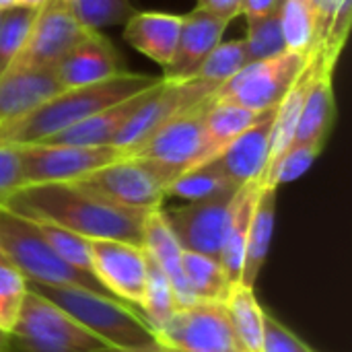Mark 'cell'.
<instances>
[{
  "mask_svg": "<svg viewBox=\"0 0 352 352\" xmlns=\"http://www.w3.org/2000/svg\"><path fill=\"white\" fill-rule=\"evenodd\" d=\"M27 295V278L10 264L0 262V330L10 334Z\"/></svg>",
  "mask_w": 352,
  "mask_h": 352,
  "instance_id": "37",
  "label": "cell"
},
{
  "mask_svg": "<svg viewBox=\"0 0 352 352\" xmlns=\"http://www.w3.org/2000/svg\"><path fill=\"white\" fill-rule=\"evenodd\" d=\"M204 103L169 120L130 155L161 163L175 175L214 159L219 148L210 140L204 126Z\"/></svg>",
  "mask_w": 352,
  "mask_h": 352,
  "instance_id": "10",
  "label": "cell"
},
{
  "mask_svg": "<svg viewBox=\"0 0 352 352\" xmlns=\"http://www.w3.org/2000/svg\"><path fill=\"white\" fill-rule=\"evenodd\" d=\"M2 208L29 221L54 223L87 239H120L136 245H142L148 214V210L116 204L76 182L23 186Z\"/></svg>",
  "mask_w": 352,
  "mask_h": 352,
  "instance_id": "1",
  "label": "cell"
},
{
  "mask_svg": "<svg viewBox=\"0 0 352 352\" xmlns=\"http://www.w3.org/2000/svg\"><path fill=\"white\" fill-rule=\"evenodd\" d=\"M163 76L138 74V72H118L116 76L85 85L64 89L50 101L39 105L29 116L0 126V140L12 144H29L45 140L116 103H122L138 93L157 87Z\"/></svg>",
  "mask_w": 352,
  "mask_h": 352,
  "instance_id": "2",
  "label": "cell"
},
{
  "mask_svg": "<svg viewBox=\"0 0 352 352\" xmlns=\"http://www.w3.org/2000/svg\"><path fill=\"white\" fill-rule=\"evenodd\" d=\"M346 0H309L314 16H316V29H318V45L322 43L330 23L334 21V16L338 14V10L342 8Z\"/></svg>",
  "mask_w": 352,
  "mask_h": 352,
  "instance_id": "40",
  "label": "cell"
},
{
  "mask_svg": "<svg viewBox=\"0 0 352 352\" xmlns=\"http://www.w3.org/2000/svg\"><path fill=\"white\" fill-rule=\"evenodd\" d=\"M95 278L120 301L140 309L146 287V252L120 239H89Z\"/></svg>",
  "mask_w": 352,
  "mask_h": 352,
  "instance_id": "13",
  "label": "cell"
},
{
  "mask_svg": "<svg viewBox=\"0 0 352 352\" xmlns=\"http://www.w3.org/2000/svg\"><path fill=\"white\" fill-rule=\"evenodd\" d=\"M316 54L285 52L274 58L250 62L233 78L223 82L212 97L243 105L258 113L270 111L285 99Z\"/></svg>",
  "mask_w": 352,
  "mask_h": 352,
  "instance_id": "7",
  "label": "cell"
},
{
  "mask_svg": "<svg viewBox=\"0 0 352 352\" xmlns=\"http://www.w3.org/2000/svg\"><path fill=\"white\" fill-rule=\"evenodd\" d=\"M324 148L320 146H311V144H291L280 159L266 171V175L262 177L260 186H283V184H291L295 179H299L303 173L309 171V167L314 165V161L322 155Z\"/></svg>",
  "mask_w": 352,
  "mask_h": 352,
  "instance_id": "36",
  "label": "cell"
},
{
  "mask_svg": "<svg viewBox=\"0 0 352 352\" xmlns=\"http://www.w3.org/2000/svg\"><path fill=\"white\" fill-rule=\"evenodd\" d=\"M243 41H245L250 62L274 58V56H280V54L289 52L287 43H285V37H283L278 10L270 12L266 16L248 19V35L243 37Z\"/></svg>",
  "mask_w": 352,
  "mask_h": 352,
  "instance_id": "33",
  "label": "cell"
},
{
  "mask_svg": "<svg viewBox=\"0 0 352 352\" xmlns=\"http://www.w3.org/2000/svg\"><path fill=\"white\" fill-rule=\"evenodd\" d=\"M276 190L274 186H260L250 231H248V243H245V258H243V270H241V285L254 287L264 264L268 258V250L274 235V223H276Z\"/></svg>",
  "mask_w": 352,
  "mask_h": 352,
  "instance_id": "23",
  "label": "cell"
},
{
  "mask_svg": "<svg viewBox=\"0 0 352 352\" xmlns=\"http://www.w3.org/2000/svg\"><path fill=\"white\" fill-rule=\"evenodd\" d=\"M198 6L212 12L214 16H221L225 21L235 19L243 10V0H198Z\"/></svg>",
  "mask_w": 352,
  "mask_h": 352,
  "instance_id": "41",
  "label": "cell"
},
{
  "mask_svg": "<svg viewBox=\"0 0 352 352\" xmlns=\"http://www.w3.org/2000/svg\"><path fill=\"white\" fill-rule=\"evenodd\" d=\"M151 91V89H148ZM148 91L138 93L122 103H116L45 140L39 142H56V144H74V146H113L116 136L132 118L136 107L144 101Z\"/></svg>",
  "mask_w": 352,
  "mask_h": 352,
  "instance_id": "22",
  "label": "cell"
},
{
  "mask_svg": "<svg viewBox=\"0 0 352 352\" xmlns=\"http://www.w3.org/2000/svg\"><path fill=\"white\" fill-rule=\"evenodd\" d=\"M37 231L43 235V239L52 245V250L68 264L91 272V252H89V239L80 237L64 227H58L54 223H45V221H31ZM95 276V274H93Z\"/></svg>",
  "mask_w": 352,
  "mask_h": 352,
  "instance_id": "35",
  "label": "cell"
},
{
  "mask_svg": "<svg viewBox=\"0 0 352 352\" xmlns=\"http://www.w3.org/2000/svg\"><path fill=\"white\" fill-rule=\"evenodd\" d=\"M10 344L19 352H95L107 346L64 309L27 287Z\"/></svg>",
  "mask_w": 352,
  "mask_h": 352,
  "instance_id": "5",
  "label": "cell"
},
{
  "mask_svg": "<svg viewBox=\"0 0 352 352\" xmlns=\"http://www.w3.org/2000/svg\"><path fill=\"white\" fill-rule=\"evenodd\" d=\"M262 352H314L295 332L283 326L274 316L264 314Z\"/></svg>",
  "mask_w": 352,
  "mask_h": 352,
  "instance_id": "38",
  "label": "cell"
},
{
  "mask_svg": "<svg viewBox=\"0 0 352 352\" xmlns=\"http://www.w3.org/2000/svg\"><path fill=\"white\" fill-rule=\"evenodd\" d=\"M177 175L161 163L144 157L124 155L118 161L76 179L87 190L128 208H161L169 184Z\"/></svg>",
  "mask_w": 352,
  "mask_h": 352,
  "instance_id": "6",
  "label": "cell"
},
{
  "mask_svg": "<svg viewBox=\"0 0 352 352\" xmlns=\"http://www.w3.org/2000/svg\"><path fill=\"white\" fill-rule=\"evenodd\" d=\"M14 6H16V0H0V12L6 8H14Z\"/></svg>",
  "mask_w": 352,
  "mask_h": 352,
  "instance_id": "46",
  "label": "cell"
},
{
  "mask_svg": "<svg viewBox=\"0 0 352 352\" xmlns=\"http://www.w3.org/2000/svg\"><path fill=\"white\" fill-rule=\"evenodd\" d=\"M239 190V186H235L225 171L217 165L214 159L196 165L188 171H184L182 175H177L169 188H167V196H175L188 202H200V200H212V198H221V196H229L235 194Z\"/></svg>",
  "mask_w": 352,
  "mask_h": 352,
  "instance_id": "26",
  "label": "cell"
},
{
  "mask_svg": "<svg viewBox=\"0 0 352 352\" xmlns=\"http://www.w3.org/2000/svg\"><path fill=\"white\" fill-rule=\"evenodd\" d=\"M0 352H14L12 344H10V336L4 334L2 330H0Z\"/></svg>",
  "mask_w": 352,
  "mask_h": 352,
  "instance_id": "43",
  "label": "cell"
},
{
  "mask_svg": "<svg viewBox=\"0 0 352 352\" xmlns=\"http://www.w3.org/2000/svg\"><path fill=\"white\" fill-rule=\"evenodd\" d=\"M0 243L6 260L27 278V283L47 287H74L111 295L91 272L64 262L29 219L19 217L6 208H0Z\"/></svg>",
  "mask_w": 352,
  "mask_h": 352,
  "instance_id": "4",
  "label": "cell"
},
{
  "mask_svg": "<svg viewBox=\"0 0 352 352\" xmlns=\"http://www.w3.org/2000/svg\"><path fill=\"white\" fill-rule=\"evenodd\" d=\"M95 352H136V351H118V349H103V351H95ZM140 352H169L165 351V349H155V351H140Z\"/></svg>",
  "mask_w": 352,
  "mask_h": 352,
  "instance_id": "45",
  "label": "cell"
},
{
  "mask_svg": "<svg viewBox=\"0 0 352 352\" xmlns=\"http://www.w3.org/2000/svg\"><path fill=\"white\" fill-rule=\"evenodd\" d=\"M64 91L56 68H21L0 76V126L16 122Z\"/></svg>",
  "mask_w": 352,
  "mask_h": 352,
  "instance_id": "17",
  "label": "cell"
},
{
  "mask_svg": "<svg viewBox=\"0 0 352 352\" xmlns=\"http://www.w3.org/2000/svg\"><path fill=\"white\" fill-rule=\"evenodd\" d=\"M177 309L173 289L165 272L146 256V287L144 299L140 305V314L144 316L146 324L157 330L161 324L169 320V316Z\"/></svg>",
  "mask_w": 352,
  "mask_h": 352,
  "instance_id": "31",
  "label": "cell"
},
{
  "mask_svg": "<svg viewBox=\"0 0 352 352\" xmlns=\"http://www.w3.org/2000/svg\"><path fill=\"white\" fill-rule=\"evenodd\" d=\"M31 291L45 297L60 309H64L82 328L118 351H155L159 349L153 328L136 307L124 305V301L74 287H47L27 283Z\"/></svg>",
  "mask_w": 352,
  "mask_h": 352,
  "instance_id": "3",
  "label": "cell"
},
{
  "mask_svg": "<svg viewBox=\"0 0 352 352\" xmlns=\"http://www.w3.org/2000/svg\"><path fill=\"white\" fill-rule=\"evenodd\" d=\"M66 4L87 31L122 25L136 12L130 0H66Z\"/></svg>",
  "mask_w": 352,
  "mask_h": 352,
  "instance_id": "32",
  "label": "cell"
},
{
  "mask_svg": "<svg viewBox=\"0 0 352 352\" xmlns=\"http://www.w3.org/2000/svg\"><path fill=\"white\" fill-rule=\"evenodd\" d=\"M155 332V340L169 352H241L227 307L219 301H198L175 309Z\"/></svg>",
  "mask_w": 352,
  "mask_h": 352,
  "instance_id": "8",
  "label": "cell"
},
{
  "mask_svg": "<svg viewBox=\"0 0 352 352\" xmlns=\"http://www.w3.org/2000/svg\"><path fill=\"white\" fill-rule=\"evenodd\" d=\"M274 109L266 111L254 126L233 138L217 157V165L225 171V175L235 186L260 184L272 151V122Z\"/></svg>",
  "mask_w": 352,
  "mask_h": 352,
  "instance_id": "16",
  "label": "cell"
},
{
  "mask_svg": "<svg viewBox=\"0 0 352 352\" xmlns=\"http://www.w3.org/2000/svg\"><path fill=\"white\" fill-rule=\"evenodd\" d=\"M278 19L289 52L307 56L320 52L316 16L309 0H283L278 6Z\"/></svg>",
  "mask_w": 352,
  "mask_h": 352,
  "instance_id": "29",
  "label": "cell"
},
{
  "mask_svg": "<svg viewBox=\"0 0 352 352\" xmlns=\"http://www.w3.org/2000/svg\"><path fill=\"white\" fill-rule=\"evenodd\" d=\"M35 10L33 8H6L0 12V76L12 66L21 47L27 41Z\"/></svg>",
  "mask_w": 352,
  "mask_h": 352,
  "instance_id": "34",
  "label": "cell"
},
{
  "mask_svg": "<svg viewBox=\"0 0 352 352\" xmlns=\"http://www.w3.org/2000/svg\"><path fill=\"white\" fill-rule=\"evenodd\" d=\"M87 33L89 31L74 19L66 0H45L35 10L27 41L8 70L56 68Z\"/></svg>",
  "mask_w": 352,
  "mask_h": 352,
  "instance_id": "12",
  "label": "cell"
},
{
  "mask_svg": "<svg viewBox=\"0 0 352 352\" xmlns=\"http://www.w3.org/2000/svg\"><path fill=\"white\" fill-rule=\"evenodd\" d=\"M182 29V14L171 12H134L124 23V39L163 66V70L171 64L177 39Z\"/></svg>",
  "mask_w": 352,
  "mask_h": 352,
  "instance_id": "21",
  "label": "cell"
},
{
  "mask_svg": "<svg viewBox=\"0 0 352 352\" xmlns=\"http://www.w3.org/2000/svg\"><path fill=\"white\" fill-rule=\"evenodd\" d=\"M260 192V184H248L241 186L237 192V206L235 214L229 227V233L225 237L223 250L219 254V264L223 266L225 274L233 285L239 283L241 270H243V258H245V243H248V231H250V221L254 212V204Z\"/></svg>",
  "mask_w": 352,
  "mask_h": 352,
  "instance_id": "25",
  "label": "cell"
},
{
  "mask_svg": "<svg viewBox=\"0 0 352 352\" xmlns=\"http://www.w3.org/2000/svg\"><path fill=\"white\" fill-rule=\"evenodd\" d=\"M58 78L64 89L95 85L116 76L120 58L111 41L99 31H89L56 66Z\"/></svg>",
  "mask_w": 352,
  "mask_h": 352,
  "instance_id": "19",
  "label": "cell"
},
{
  "mask_svg": "<svg viewBox=\"0 0 352 352\" xmlns=\"http://www.w3.org/2000/svg\"><path fill=\"white\" fill-rule=\"evenodd\" d=\"M217 87L190 78V80H161L148 91L144 101L136 107L132 118L120 130L113 140V146L124 155L134 153L144 140H148L159 128H163L175 116L204 103L214 95Z\"/></svg>",
  "mask_w": 352,
  "mask_h": 352,
  "instance_id": "9",
  "label": "cell"
},
{
  "mask_svg": "<svg viewBox=\"0 0 352 352\" xmlns=\"http://www.w3.org/2000/svg\"><path fill=\"white\" fill-rule=\"evenodd\" d=\"M45 0H16V6H21V8H33V10H37L41 4H43Z\"/></svg>",
  "mask_w": 352,
  "mask_h": 352,
  "instance_id": "44",
  "label": "cell"
},
{
  "mask_svg": "<svg viewBox=\"0 0 352 352\" xmlns=\"http://www.w3.org/2000/svg\"><path fill=\"white\" fill-rule=\"evenodd\" d=\"M182 264H184V274L188 278V285L198 301L225 303L233 283L229 280V276L225 274L217 258L184 250Z\"/></svg>",
  "mask_w": 352,
  "mask_h": 352,
  "instance_id": "28",
  "label": "cell"
},
{
  "mask_svg": "<svg viewBox=\"0 0 352 352\" xmlns=\"http://www.w3.org/2000/svg\"><path fill=\"white\" fill-rule=\"evenodd\" d=\"M250 64L248 60V50L243 39H231V41H221L200 64L196 74L192 78L208 82L212 87H221L229 78H233L241 68Z\"/></svg>",
  "mask_w": 352,
  "mask_h": 352,
  "instance_id": "30",
  "label": "cell"
},
{
  "mask_svg": "<svg viewBox=\"0 0 352 352\" xmlns=\"http://www.w3.org/2000/svg\"><path fill=\"white\" fill-rule=\"evenodd\" d=\"M229 21L214 16L212 12L196 6L182 16V29L171 64L165 68L163 78L171 82L190 80L204 58L223 41Z\"/></svg>",
  "mask_w": 352,
  "mask_h": 352,
  "instance_id": "15",
  "label": "cell"
},
{
  "mask_svg": "<svg viewBox=\"0 0 352 352\" xmlns=\"http://www.w3.org/2000/svg\"><path fill=\"white\" fill-rule=\"evenodd\" d=\"M264 113L252 111V109L231 103V101L210 97L204 103V126H206L210 140L214 142V146L221 153L233 138H237L241 132H245L250 126H254Z\"/></svg>",
  "mask_w": 352,
  "mask_h": 352,
  "instance_id": "27",
  "label": "cell"
},
{
  "mask_svg": "<svg viewBox=\"0 0 352 352\" xmlns=\"http://www.w3.org/2000/svg\"><path fill=\"white\" fill-rule=\"evenodd\" d=\"M227 316L241 352H262L264 309L254 293V287L233 285L225 299Z\"/></svg>",
  "mask_w": 352,
  "mask_h": 352,
  "instance_id": "24",
  "label": "cell"
},
{
  "mask_svg": "<svg viewBox=\"0 0 352 352\" xmlns=\"http://www.w3.org/2000/svg\"><path fill=\"white\" fill-rule=\"evenodd\" d=\"M237 192L212 200L188 202V206L165 212L169 227L186 252H196L219 260L235 214Z\"/></svg>",
  "mask_w": 352,
  "mask_h": 352,
  "instance_id": "14",
  "label": "cell"
},
{
  "mask_svg": "<svg viewBox=\"0 0 352 352\" xmlns=\"http://www.w3.org/2000/svg\"><path fill=\"white\" fill-rule=\"evenodd\" d=\"M19 188H23L19 148L12 142L0 140V208Z\"/></svg>",
  "mask_w": 352,
  "mask_h": 352,
  "instance_id": "39",
  "label": "cell"
},
{
  "mask_svg": "<svg viewBox=\"0 0 352 352\" xmlns=\"http://www.w3.org/2000/svg\"><path fill=\"white\" fill-rule=\"evenodd\" d=\"M142 248H144L146 256L169 278L177 309L198 303V299L192 293L188 278L184 274V264H182L184 248L179 245L173 229L169 227V221H167L163 208L148 210V214L144 219V227H142Z\"/></svg>",
  "mask_w": 352,
  "mask_h": 352,
  "instance_id": "18",
  "label": "cell"
},
{
  "mask_svg": "<svg viewBox=\"0 0 352 352\" xmlns=\"http://www.w3.org/2000/svg\"><path fill=\"white\" fill-rule=\"evenodd\" d=\"M0 262H8V260H6V254H4V250H2V243H0Z\"/></svg>",
  "mask_w": 352,
  "mask_h": 352,
  "instance_id": "47",
  "label": "cell"
},
{
  "mask_svg": "<svg viewBox=\"0 0 352 352\" xmlns=\"http://www.w3.org/2000/svg\"><path fill=\"white\" fill-rule=\"evenodd\" d=\"M332 74H334V68L324 64L320 58V66L305 95L291 144H311L320 148L326 146V140L332 132L334 118H336Z\"/></svg>",
  "mask_w": 352,
  "mask_h": 352,
  "instance_id": "20",
  "label": "cell"
},
{
  "mask_svg": "<svg viewBox=\"0 0 352 352\" xmlns=\"http://www.w3.org/2000/svg\"><path fill=\"white\" fill-rule=\"evenodd\" d=\"M283 0H243V10L241 14L245 19L254 16H266L270 12H276Z\"/></svg>",
  "mask_w": 352,
  "mask_h": 352,
  "instance_id": "42",
  "label": "cell"
},
{
  "mask_svg": "<svg viewBox=\"0 0 352 352\" xmlns=\"http://www.w3.org/2000/svg\"><path fill=\"white\" fill-rule=\"evenodd\" d=\"M23 169V186L76 182L91 171L105 167L120 157L116 146H74L56 142L16 144Z\"/></svg>",
  "mask_w": 352,
  "mask_h": 352,
  "instance_id": "11",
  "label": "cell"
}]
</instances>
